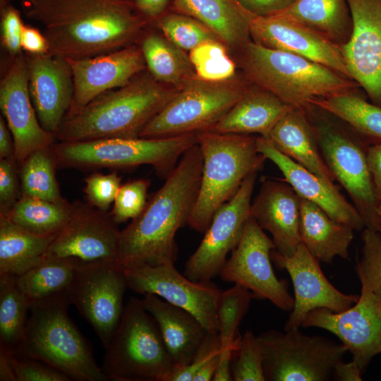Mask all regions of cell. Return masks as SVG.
I'll list each match as a JSON object with an SVG mask.
<instances>
[{"label": "cell", "instance_id": "obj_1", "mask_svg": "<svg viewBox=\"0 0 381 381\" xmlns=\"http://www.w3.org/2000/svg\"><path fill=\"white\" fill-rule=\"evenodd\" d=\"M198 143L187 150L147 202L142 212L120 231L115 263L121 269L174 264L177 231L188 224L202 177Z\"/></svg>", "mask_w": 381, "mask_h": 381}, {"label": "cell", "instance_id": "obj_2", "mask_svg": "<svg viewBox=\"0 0 381 381\" xmlns=\"http://www.w3.org/2000/svg\"><path fill=\"white\" fill-rule=\"evenodd\" d=\"M25 15L41 25L48 54L85 59L129 46L144 25L124 0H22Z\"/></svg>", "mask_w": 381, "mask_h": 381}, {"label": "cell", "instance_id": "obj_3", "mask_svg": "<svg viewBox=\"0 0 381 381\" xmlns=\"http://www.w3.org/2000/svg\"><path fill=\"white\" fill-rule=\"evenodd\" d=\"M176 91L151 74H138L123 86L67 114L56 138L60 142L139 138Z\"/></svg>", "mask_w": 381, "mask_h": 381}, {"label": "cell", "instance_id": "obj_4", "mask_svg": "<svg viewBox=\"0 0 381 381\" xmlns=\"http://www.w3.org/2000/svg\"><path fill=\"white\" fill-rule=\"evenodd\" d=\"M67 290L30 303L23 339L15 353L59 370L71 380L107 381L92 350L68 313Z\"/></svg>", "mask_w": 381, "mask_h": 381}, {"label": "cell", "instance_id": "obj_5", "mask_svg": "<svg viewBox=\"0 0 381 381\" xmlns=\"http://www.w3.org/2000/svg\"><path fill=\"white\" fill-rule=\"evenodd\" d=\"M242 66L248 79L285 103L306 109L318 99L354 92L353 80L318 63L249 41Z\"/></svg>", "mask_w": 381, "mask_h": 381}, {"label": "cell", "instance_id": "obj_6", "mask_svg": "<svg viewBox=\"0 0 381 381\" xmlns=\"http://www.w3.org/2000/svg\"><path fill=\"white\" fill-rule=\"evenodd\" d=\"M202 157L200 189L188 225L205 233L217 210L238 191L245 179L267 159L256 137L205 131L196 133Z\"/></svg>", "mask_w": 381, "mask_h": 381}, {"label": "cell", "instance_id": "obj_7", "mask_svg": "<svg viewBox=\"0 0 381 381\" xmlns=\"http://www.w3.org/2000/svg\"><path fill=\"white\" fill-rule=\"evenodd\" d=\"M197 143L195 133L162 138H108L59 142L51 147V152L56 168L90 170L147 164L166 179L180 157Z\"/></svg>", "mask_w": 381, "mask_h": 381}, {"label": "cell", "instance_id": "obj_8", "mask_svg": "<svg viewBox=\"0 0 381 381\" xmlns=\"http://www.w3.org/2000/svg\"><path fill=\"white\" fill-rule=\"evenodd\" d=\"M108 380L167 381L174 368L158 326L141 299L131 298L104 347Z\"/></svg>", "mask_w": 381, "mask_h": 381}, {"label": "cell", "instance_id": "obj_9", "mask_svg": "<svg viewBox=\"0 0 381 381\" xmlns=\"http://www.w3.org/2000/svg\"><path fill=\"white\" fill-rule=\"evenodd\" d=\"M315 131L322 156L334 179L350 196L365 228L381 234L379 201L369 171L370 145L350 128L336 122L334 115L313 105L304 109Z\"/></svg>", "mask_w": 381, "mask_h": 381}, {"label": "cell", "instance_id": "obj_10", "mask_svg": "<svg viewBox=\"0 0 381 381\" xmlns=\"http://www.w3.org/2000/svg\"><path fill=\"white\" fill-rule=\"evenodd\" d=\"M231 80L197 76L184 83L150 120L139 138H162L208 131L248 91Z\"/></svg>", "mask_w": 381, "mask_h": 381}, {"label": "cell", "instance_id": "obj_11", "mask_svg": "<svg viewBox=\"0 0 381 381\" xmlns=\"http://www.w3.org/2000/svg\"><path fill=\"white\" fill-rule=\"evenodd\" d=\"M257 337L268 381L329 380L348 351L342 343L304 334L299 328L271 329Z\"/></svg>", "mask_w": 381, "mask_h": 381}, {"label": "cell", "instance_id": "obj_12", "mask_svg": "<svg viewBox=\"0 0 381 381\" xmlns=\"http://www.w3.org/2000/svg\"><path fill=\"white\" fill-rule=\"evenodd\" d=\"M123 269L115 262H81L67 289L71 304L90 324L104 348L121 320L126 289Z\"/></svg>", "mask_w": 381, "mask_h": 381}, {"label": "cell", "instance_id": "obj_13", "mask_svg": "<svg viewBox=\"0 0 381 381\" xmlns=\"http://www.w3.org/2000/svg\"><path fill=\"white\" fill-rule=\"evenodd\" d=\"M273 249L275 246L272 239L250 216L219 276L224 282L248 289L255 298L269 300L279 309L291 311L294 299L288 291V284L277 277L272 266Z\"/></svg>", "mask_w": 381, "mask_h": 381}, {"label": "cell", "instance_id": "obj_14", "mask_svg": "<svg viewBox=\"0 0 381 381\" xmlns=\"http://www.w3.org/2000/svg\"><path fill=\"white\" fill-rule=\"evenodd\" d=\"M257 173L248 175L236 193L214 214L205 236L185 264L183 274L194 282L219 275L229 252L238 243L250 217L251 198Z\"/></svg>", "mask_w": 381, "mask_h": 381}, {"label": "cell", "instance_id": "obj_15", "mask_svg": "<svg viewBox=\"0 0 381 381\" xmlns=\"http://www.w3.org/2000/svg\"><path fill=\"white\" fill-rule=\"evenodd\" d=\"M361 284V295L349 308L338 313L314 309L301 326L324 329L337 336L363 373L371 360L381 353V301L365 283Z\"/></svg>", "mask_w": 381, "mask_h": 381}, {"label": "cell", "instance_id": "obj_16", "mask_svg": "<svg viewBox=\"0 0 381 381\" xmlns=\"http://www.w3.org/2000/svg\"><path fill=\"white\" fill-rule=\"evenodd\" d=\"M128 288L152 294L195 317L207 332H218L217 306L221 290L211 281L194 282L174 264L123 269Z\"/></svg>", "mask_w": 381, "mask_h": 381}, {"label": "cell", "instance_id": "obj_17", "mask_svg": "<svg viewBox=\"0 0 381 381\" xmlns=\"http://www.w3.org/2000/svg\"><path fill=\"white\" fill-rule=\"evenodd\" d=\"M120 231L109 213L87 202H71L68 221L42 260L73 258L84 262H115Z\"/></svg>", "mask_w": 381, "mask_h": 381}, {"label": "cell", "instance_id": "obj_18", "mask_svg": "<svg viewBox=\"0 0 381 381\" xmlns=\"http://www.w3.org/2000/svg\"><path fill=\"white\" fill-rule=\"evenodd\" d=\"M352 18L341 47L350 78L381 107V0H347Z\"/></svg>", "mask_w": 381, "mask_h": 381}, {"label": "cell", "instance_id": "obj_19", "mask_svg": "<svg viewBox=\"0 0 381 381\" xmlns=\"http://www.w3.org/2000/svg\"><path fill=\"white\" fill-rule=\"evenodd\" d=\"M0 107L14 143L18 167L34 152L50 148L56 135L41 125L29 90L25 56L13 59L0 83Z\"/></svg>", "mask_w": 381, "mask_h": 381}, {"label": "cell", "instance_id": "obj_20", "mask_svg": "<svg viewBox=\"0 0 381 381\" xmlns=\"http://www.w3.org/2000/svg\"><path fill=\"white\" fill-rule=\"evenodd\" d=\"M271 259L279 269L287 271L294 289V307L284 330L299 328L314 309L341 312L358 299L359 296L344 294L334 286L323 274L319 260L301 243L291 256L282 255L273 249Z\"/></svg>", "mask_w": 381, "mask_h": 381}, {"label": "cell", "instance_id": "obj_21", "mask_svg": "<svg viewBox=\"0 0 381 381\" xmlns=\"http://www.w3.org/2000/svg\"><path fill=\"white\" fill-rule=\"evenodd\" d=\"M250 35L256 44L302 56L350 78L340 46L287 18L255 17Z\"/></svg>", "mask_w": 381, "mask_h": 381}, {"label": "cell", "instance_id": "obj_22", "mask_svg": "<svg viewBox=\"0 0 381 381\" xmlns=\"http://www.w3.org/2000/svg\"><path fill=\"white\" fill-rule=\"evenodd\" d=\"M73 77L74 93L67 114L127 84L145 67L141 48L135 45L85 59H66Z\"/></svg>", "mask_w": 381, "mask_h": 381}, {"label": "cell", "instance_id": "obj_23", "mask_svg": "<svg viewBox=\"0 0 381 381\" xmlns=\"http://www.w3.org/2000/svg\"><path fill=\"white\" fill-rule=\"evenodd\" d=\"M29 90L38 119L56 135L72 103L73 73L68 61L50 54H28Z\"/></svg>", "mask_w": 381, "mask_h": 381}, {"label": "cell", "instance_id": "obj_24", "mask_svg": "<svg viewBox=\"0 0 381 381\" xmlns=\"http://www.w3.org/2000/svg\"><path fill=\"white\" fill-rule=\"evenodd\" d=\"M257 147L267 159L281 171L285 182L302 198L322 208L332 219L355 231L365 227L361 214L340 193L336 185L330 184L279 151L262 136L256 137Z\"/></svg>", "mask_w": 381, "mask_h": 381}, {"label": "cell", "instance_id": "obj_25", "mask_svg": "<svg viewBox=\"0 0 381 381\" xmlns=\"http://www.w3.org/2000/svg\"><path fill=\"white\" fill-rule=\"evenodd\" d=\"M301 197L283 180H262L250 206V216L270 233L275 250L292 255L300 245Z\"/></svg>", "mask_w": 381, "mask_h": 381}, {"label": "cell", "instance_id": "obj_26", "mask_svg": "<svg viewBox=\"0 0 381 381\" xmlns=\"http://www.w3.org/2000/svg\"><path fill=\"white\" fill-rule=\"evenodd\" d=\"M143 305L155 319L176 368L190 363L207 331L187 310L152 294L143 295Z\"/></svg>", "mask_w": 381, "mask_h": 381}, {"label": "cell", "instance_id": "obj_27", "mask_svg": "<svg viewBox=\"0 0 381 381\" xmlns=\"http://www.w3.org/2000/svg\"><path fill=\"white\" fill-rule=\"evenodd\" d=\"M273 145L326 182L335 185L320 150L313 127L303 109L292 107L268 137Z\"/></svg>", "mask_w": 381, "mask_h": 381}, {"label": "cell", "instance_id": "obj_28", "mask_svg": "<svg viewBox=\"0 0 381 381\" xmlns=\"http://www.w3.org/2000/svg\"><path fill=\"white\" fill-rule=\"evenodd\" d=\"M174 7L199 21L231 47L243 48L250 41V28L255 16L237 0H174Z\"/></svg>", "mask_w": 381, "mask_h": 381}, {"label": "cell", "instance_id": "obj_29", "mask_svg": "<svg viewBox=\"0 0 381 381\" xmlns=\"http://www.w3.org/2000/svg\"><path fill=\"white\" fill-rule=\"evenodd\" d=\"M292 107L262 89L248 91L210 130L221 133H258L267 138L278 121Z\"/></svg>", "mask_w": 381, "mask_h": 381}, {"label": "cell", "instance_id": "obj_30", "mask_svg": "<svg viewBox=\"0 0 381 381\" xmlns=\"http://www.w3.org/2000/svg\"><path fill=\"white\" fill-rule=\"evenodd\" d=\"M353 231L332 219L315 203L301 198V242L319 261L332 264L336 256L347 258Z\"/></svg>", "mask_w": 381, "mask_h": 381}, {"label": "cell", "instance_id": "obj_31", "mask_svg": "<svg viewBox=\"0 0 381 381\" xmlns=\"http://www.w3.org/2000/svg\"><path fill=\"white\" fill-rule=\"evenodd\" d=\"M277 15L311 29L340 47L349 40L352 31L347 0H296Z\"/></svg>", "mask_w": 381, "mask_h": 381}, {"label": "cell", "instance_id": "obj_32", "mask_svg": "<svg viewBox=\"0 0 381 381\" xmlns=\"http://www.w3.org/2000/svg\"><path fill=\"white\" fill-rule=\"evenodd\" d=\"M55 236L28 232L0 214V275L17 277L39 264Z\"/></svg>", "mask_w": 381, "mask_h": 381}, {"label": "cell", "instance_id": "obj_33", "mask_svg": "<svg viewBox=\"0 0 381 381\" xmlns=\"http://www.w3.org/2000/svg\"><path fill=\"white\" fill-rule=\"evenodd\" d=\"M313 105L341 120L369 145L381 143V107L355 91L318 99Z\"/></svg>", "mask_w": 381, "mask_h": 381}, {"label": "cell", "instance_id": "obj_34", "mask_svg": "<svg viewBox=\"0 0 381 381\" xmlns=\"http://www.w3.org/2000/svg\"><path fill=\"white\" fill-rule=\"evenodd\" d=\"M140 48L150 73L157 81L181 87L196 77L189 57L167 38L149 35Z\"/></svg>", "mask_w": 381, "mask_h": 381}, {"label": "cell", "instance_id": "obj_35", "mask_svg": "<svg viewBox=\"0 0 381 381\" xmlns=\"http://www.w3.org/2000/svg\"><path fill=\"white\" fill-rule=\"evenodd\" d=\"M71 203L52 202L35 198L20 195L5 214L15 225L32 234L56 236L70 217Z\"/></svg>", "mask_w": 381, "mask_h": 381}, {"label": "cell", "instance_id": "obj_36", "mask_svg": "<svg viewBox=\"0 0 381 381\" xmlns=\"http://www.w3.org/2000/svg\"><path fill=\"white\" fill-rule=\"evenodd\" d=\"M82 261L56 258L42 261L16 277L17 284L30 303L66 291Z\"/></svg>", "mask_w": 381, "mask_h": 381}, {"label": "cell", "instance_id": "obj_37", "mask_svg": "<svg viewBox=\"0 0 381 381\" xmlns=\"http://www.w3.org/2000/svg\"><path fill=\"white\" fill-rule=\"evenodd\" d=\"M30 301L16 277L0 275V349L15 353L25 332Z\"/></svg>", "mask_w": 381, "mask_h": 381}, {"label": "cell", "instance_id": "obj_38", "mask_svg": "<svg viewBox=\"0 0 381 381\" xmlns=\"http://www.w3.org/2000/svg\"><path fill=\"white\" fill-rule=\"evenodd\" d=\"M19 167L22 196L56 203L67 201L60 192L55 174L56 166L51 147L34 152Z\"/></svg>", "mask_w": 381, "mask_h": 381}, {"label": "cell", "instance_id": "obj_39", "mask_svg": "<svg viewBox=\"0 0 381 381\" xmlns=\"http://www.w3.org/2000/svg\"><path fill=\"white\" fill-rule=\"evenodd\" d=\"M253 298L254 294L239 284L221 291L217 306L221 349H238L241 338V335L237 336L238 325Z\"/></svg>", "mask_w": 381, "mask_h": 381}, {"label": "cell", "instance_id": "obj_40", "mask_svg": "<svg viewBox=\"0 0 381 381\" xmlns=\"http://www.w3.org/2000/svg\"><path fill=\"white\" fill-rule=\"evenodd\" d=\"M188 57L196 76L202 80L222 82L231 80L235 75V64L218 40L200 44L190 51Z\"/></svg>", "mask_w": 381, "mask_h": 381}, {"label": "cell", "instance_id": "obj_41", "mask_svg": "<svg viewBox=\"0 0 381 381\" xmlns=\"http://www.w3.org/2000/svg\"><path fill=\"white\" fill-rule=\"evenodd\" d=\"M221 353L218 332H207L189 364L174 367L167 381H210L216 372Z\"/></svg>", "mask_w": 381, "mask_h": 381}, {"label": "cell", "instance_id": "obj_42", "mask_svg": "<svg viewBox=\"0 0 381 381\" xmlns=\"http://www.w3.org/2000/svg\"><path fill=\"white\" fill-rule=\"evenodd\" d=\"M159 26L166 38L183 51H191L202 43L218 40L199 21L181 13L164 16Z\"/></svg>", "mask_w": 381, "mask_h": 381}, {"label": "cell", "instance_id": "obj_43", "mask_svg": "<svg viewBox=\"0 0 381 381\" xmlns=\"http://www.w3.org/2000/svg\"><path fill=\"white\" fill-rule=\"evenodd\" d=\"M235 361L231 363V375L234 381H265L262 355L258 339L251 331L241 336Z\"/></svg>", "mask_w": 381, "mask_h": 381}, {"label": "cell", "instance_id": "obj_44", "mask_svg": "<svg viewBox=\"0 0 381 381\" xmlns=\"http://www.w3.org/2000/svg\"><path fill=\"white\" fill-rule=\"evenodd\" d=\"M361 239L362 256L356 271L360 282L365 283L381 301V234L365 228Z\"/></svg>", "mask_w": 381, "mask_h": 381}, {"label": "cell", "instance_id": "obj_45", "mask_svg": "<svg viewBox=\"0 0 381 381\" xmlns=\"http://www.w3.org/2000/svg\"><path fill=\"white\" fill-rule=\"evenodd\" d=\"M150 183L147 179H136L120 186L109 213L116 224L133 219L142 212Z\"/></svg>", "mask_w": 381, "mask_h": 381}, {"label": "cell", "instance_id": "obj_46", "mask_svg": "<svg viewBox=\"0 0 381 381\" xmlns=\"http://www.w3.org/2000/svg\"><path fill=\"white\" fill-rule=\"evenodd\" d=\"M121 186V178L116 173L94 172L85 179L84 193L87 202L94 207L107 212L114 203Z\"/></svg>", "mask_w": 381, "mask_h": 381}, {"label": "cell", "instance_id": "obj_47", "mask_svg": "<svg viewBox=\"0 0 381 381\" xmlns=\"http://www.w3.org/2000/svg\"><path fill=\"white\" fill-rule=\"evenodd\" d=\"M7 353L9 354L14 381L71 380L64 373L44 362L30 357Z\"/></svg>", "mask_w": 381, "mask_h": 381}, {"label": "cell", "instance_id": "obj_48", "mask_svg": "<svg viewBox=\"0 0 381 381\" xmlns=\"http://www.w3.org/2000/svg\"><path fill=\"white\" fill-rule=\"evenodd\" d=\"M23 26L17 10L10 6L3 10L1 23V42L13 59L20 54Z\"/></svg>", "mask_w": 381, "mask_h": 381}, {"label": "cell", "instance_id": "obj_49", "mask_svg": "<svg viewBox=\"0 0 381 381\" xmlns=\"http://www.w3.org/2000/svg\"><path fill=\"white\" fill-rule=\"evenodd\" d=\"M16 165L15 159H0V213H7L19 198Z\"/></svg>", "mask_w": 381, "mask_h": 381}, {"label": "cell", "instance_id": "obj_50", "mask_svg": "<svg viewBox=\"0 0 381 381\" xmlns=\"http://www.w3.org/2000/svg\"><path fill=\"white\" fill-rule=\"evenodd\" d=\"M296 0H237L247 11L255 17L277 15L289 8Z\"/></svg>", "mask_w": 381, "mask_h": 381}, {"label": "cell", "instance_id": "obj_51", "mask_svg": "<svg viewBox=\"0 0 381 381\" xmlns=\"http://www.w3.org/2000/svg\"><path fill=\"white\" fill-rule=\"evenodd\" d=\"M22 49L30 54H44L49 52L46 37L37 28L24 25L21 37Z\"/></svg>", "mask_w": 381, "mask_h": 381}, {"label": "cell", "instance_id": "obj_52", "mask_svg": "<svg viewBox=\"0 0 381 381\" xmlns=\"http://www.w3.org/2000/svg\"><path fill=\"white\" fill-rule=\"evenodd\" d=\"M367 160L375 194L380 203L381 202V143L371 144L368 146Z\"/></svg>", "mask_w": 381, "mask_h": 381}, {"label": "cell", "instance_id": "obj_53", "mask_svg": "<svg viewBox=\"0 0 381 381\" xmlns=\"http://www.w3.org/2000/svg\"><path fill=\"white\" fill-rule=\"evenodd\" d=\"M362 374L355 361L345 363L342 360L335 365L332 379L338 381H361Z\"/></svg>", "mask_w": 381, "mask_h": 381}, {"label": "cell", "instance_id": "obj_54", "mask_svg": "<svg viewBox=\"0 0 381 381\" xmlns=\"http://www.w3.org/2000/svg\"><path fill=\"white\" fill-rule=\"evenodd\" d=\"M236 349H221L219 363L214 373L213 381H231V361Z\"/></svg>", "mask_w": 381, "mask_h": 381}, {"label": "cell", "instance_id": "obj_55", "mask_svg": "<svg viewBox=\"0 0 381 381\" xmlns=\"http://www.w3.org/2000/svg\"><path fill=\"white\" fill-rule=\"evenodd\" d=\"M12 134L4 118L0 116V159H15Z\"/></svg>", "mask_w": 381, "mask_h": 381}, {"label": "cell", "instance_id": "obj_56", "mask_svg": "<svg viewBox=\"0 0 381 381\" xmlns=\"http://www.w3.org/2000/svg\"><path fill=\"white\" fill-rule=\"evenodd\" d=\"M169 0H135L136 6L145 14L155 17L165 9Z\"/></svg>", "mask_w": 381, "mask_h": 381}, {"label": "cell", "instance_id": "obj_57", "mask_svg": "<svg viewBox=\"0 0 381 381\" xmlns=\"http://www.w3.org/2000/svg\"><path fill=\"white\" fill-rule=\"evenodd\" d=\"M377 212L381 216V202L378 205Z\"/></svg>", "mask_w": 381, "mask_h": 381}, {"label": "cell", "instance_id": "obj_58", "mask_svg": "<svg viewBox=\"0 0 381 381\" xmlns=\"http://www.w3.org/2000/svg\"></svg>", "mask_w": 381, "mask_h": 381}]
</instances>
